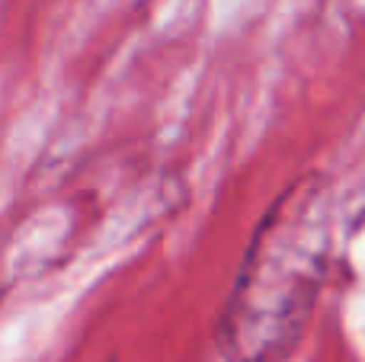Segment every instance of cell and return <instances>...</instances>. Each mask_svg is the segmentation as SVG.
<instances>
[{"mask_svg":"<svg viewBox=\"0 0 365 362\" xmlns=\"http://www.w3.org/2000/svg\"><path fill=\"white\" fill-rule=\"evenodd\" d=\"M330 254L324 180L289 186L266 212L218 321L227 362H282L302 340Z\"/></svg>","mask_w":365,"mask_h":362,"instance_id":"cell-1","label":"cell"}]
</instances>
